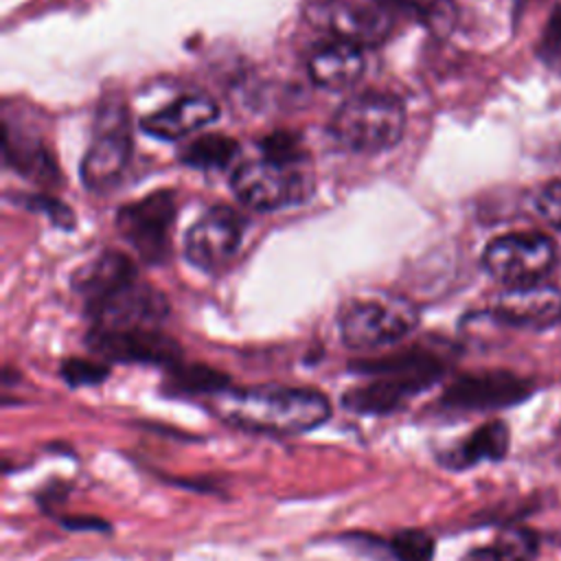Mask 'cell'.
<instances>
[{
    "label": "cell",
    "instance_id": "obj_27",
    "mask_svg": "<svg viewBox=\"0 0 561 561\" xmlns=\"http://www.w3.org/2000/svg\"><path fill=\"white\" fill-rule=\"evenodd\" d=\"M261 147H263L261 156L276 160V162H285V164H298V160L302 156L296 138L289 134H274V136L265 138L261 142Z\"/></svg>",
    "mask_w": 561,
    "mask_h": 561
},
{
    "label": "cell",
    "instance_id": "obj_4",
    "mask_svg": "<svg viewBox=\"0 0 561 561\" xmlns=\"http://www.w3.org/2000/svg\"><path fill=\"white\" fill-rule=\"evenodd\" d=\"M337 324L348 348L373 351L410 335L419 324V311L399 296H359L342 305Z\"/></svg>",
    "mask_w": 561,
    "mask_h": 561
},
{
    "label": "cell",
    "instance_id": "obj_29",
    "mask_svg": "<svg viewBox=\"0 0 561 561\" xmlns=\"http://www.w3.org/2000/svg\"><path fill=\"white\" fill-rule=\"evenodd\" d=\"M535 206L539 215L552 224L554 228L561 230V182H550L546 184L535 199Z\"/></svg>",
    "mask_w": 561,
    "mask_h": 561
},
{
    "label": "cell",
    "instance_id": "obj_23",
    "mask_svg": "<svg viewBox=\"0 0 561 561\" xmlns=\"http://www.w3.org/2000/svg\"><path fill=\"white\" fill-rule=\"evenodd\" d=\"M388 4L410 13L436 33L449 31L454 22V7L449 0H388Z\"/></svg>",
    "mask_w": 561,
    "mask_h": 561
},
{
    "label": "cell",
    "instance_id": "obj_24",
    "mask_svg": "<svg viewBox=\"0 0 561 561\" xmlns=\"http://www.w3.org/2000/svg\"><path fill=\"white\" fill-rule=\"evenodd\" d=\"M390 550L397 557V561H432L434 539L425 530L410 528L392 537Z\"/></svg>",
    "mask_w": 561,
    "mask_h": 561
},
{
    "label": "cell",
    "instance_id": "obj_9",
    "mask_svg": "<svg viewBox=\"0 0 561 561\" xmlns=\"http://www.w3.org/2000/svg\"><path fill=\"white\" fill-rule=\"evenodd\" d=\"M232 191L250 208L276 210L302 199L309 193V180L296 164L261 156L234 169Z\"/></svg>",
    "mask_w": 561,
    "mask_h": 561
},
{
    "label": "cell",
    "instance_id": "obj_5",
    "mask_svg": "<svg viewBox=\"0 0 561 561\" xmlns=\"http://www.w3.org/2000/svg\"><path fill=\"white\" fill-rule=\"evenodd\" d=\"M131 158L129 112L118 99H103L92 127V138L81 162V180L94 193L112 191Z\"/></svg>",
    "mask_w": 561,
    "mask_h": 561
},
{
    "label": "cell",
    "instance_id": "obj_16",
    "mask_svg": "<svg viewBox=\"0 0 561 561\" xmlns=\"http://www.w3.org/2000/svg\"><path fill=\"white\" fill-rule=\"evenodd\" d=\"M364 50L357 44L331 39L316 48L307 61L309 77L324 90H346L364 72Z\"/></svg>",
    "mask_w": 561,
    "mask_h": 561
},
{
    "label": "cell",
    "instance_id": "obj_18",
    "mask_svg": "<svg viewBox=\"0 0 561 561\" xmlns=\"http://www.w3.org/2000/svg\"><path fill=\"white\" fill-rule=\"evenodd\" d=\"M4 162L28 180L42 184H55L59 180L57 164L37 134H24L22 127H13L4 121Z\"/></svg>",
    "mask_w": 561,
    "mask_h": 561
},
{
    "label": "cell",
    "instance_id": "obj_20",
    "mask_svg": "<svg viewBox=\"0 0 561 561\" xmlns=\"http://www.w3.org/2000/svg\"><path fill=\"white\" fill-rule=\"evenodd\" d=\"M230 377L219 373L213 366H204V364H173L169 366V375L164 386L173 392V394H219L224 390H228L230 386Z\"/></svg>",
    "mask_w": 561,
    "mask_h": 561
},
{
    "label": "cell",
    "instance_id": "obj_22",
    "mask_svg": "<svg viewBox=\"0 0 561 561\" xmlns=\"http://www.w3.org/2000/svg\"><path fill=\"white\" fill-rule=\"evenodd\" d=\"M497 561H537L539 535L530 526L508 524L491 543Z\"/></svg>",
    "mask_w": 561,
    "mask_h": 561
},
{
    "label": "cell",
    "instance_id": "obj_11",
    "mask_svg": "<svg viewBox=\"0 0 561 561\" xmlns=\"http://www.w3.org/2000/svg\"><path fill=\"white\" fill-rule=\"evenodd\" d=\"M175 210V195L171 191H156L125 204L116 213V228L142 259L158 263L169 254V232Z\"/></svg>",
    "mask_w": 561,
    "mask_h": 561
},
{
    "label": "cell",
    "instance_id": "obj_28",
    "mask_svg": "<svg viewBox=\"0 0 561 561\" xmlns=\"http://www.w3.org/2000/svg\"><path fill=\"white\" fill-rule=\"evenodd\" d=\"M20 199L31 210L46 213L50 217V221L57 224V226H61V228H70L72 226V210L66 208L59 199L48 197V195H22Z\"/></svg>",
    "mask_w": 561,
    "mask_h": 561
},
{
    "label": "cell",
    "instance_id": "obj_31",
    "mask_svg": "<svg viewBox=\"0 0 561 561\" xmlns=\"http://www.w3.org/2000/svg\"><path fill=\"white\" fill-rule=\"evenodd\" d=\"M557 434H559V436H561V423H559V425H557Z\"/></svg>",
    "mask_w": 561,
    "mask_h": 561
},
{
    "label": "cell",
    "instance_id": "obj_26",
    "mask_svg": "<svg viewBox=\"0 0 561 561\" xmlns=\"http://www.w3.org/2000/svg\"><path fill=\"white\" fill-rule=\"evenodd\" d=\"M110 375L105 364H99L94 359H81V357H72L66 359L61 364V377L68 386L77 388V386H96L101 383L105 377Z\"/></svg>",
    "mask_w": 561,
    "mask_h": 561
},
{
    "label": "cell",
    "instance_id": "obj_17",
    "mask_svg": "<svg viewBox=\"0 0 561 561\" xmlns=\"http://www.w3.org/2000/svg\"><path fill=\"white\" fill-rule=\"evenodd\" d=\"M511 447V430L504 421L493 419L476 427L465 440L440 451L436 458L445 469L465 471L480 462H500L506 458Z\"/></svg>",
    "mask_w": 561,
    "mask_h": 561
},
{
    "label": "cell",
    "instance_id": "obj_12",
    "mask_svg": "<svg viewBox=\"0 0 561 561\" xmlns=\"http://www.w3.org/2000/svg\"><path fill=\"white\" fill-rule=\"evenodd\" d=\"M243 230L245 224L237 210L230 206H215L206 210L186 232V259L204 272H215L237 254Z\"/></svg>",
    "mask_w": 561,
    "mask_h": 561
},
{
    "label": "cell",
    "instance_id": "obj_25",
    "mask_svg": "<svg viewBox=\"0 0 561 561\" xmlns=\"http://www.w3.org/2000/svg\"><path fill=\"white\" fill-rule=\"evenodd\" d=\"M537 57L554 70H561V4L552 9L539 44H537Z\"/></svg>",
    "mask_w": 561,
    "mask_h": 561
},
{
    "label": "cell",
    "instance_id": "obj_10",
    "mask_svg": "<svg viewBox=\"0 0 561 561\" xmlns=\"http://www.w3.org/2000/svg\"><path fill=\"white\" fill-rule=\"evenodd\" d=\"M535 383L511 370H482L456 377L440 394V405L449 410L484 412L504 410L528 401Z\"/></svg>",
    "mask_w": 561,
    "mask_h": 561
},
{
    "label": "cell",
    "instance_id": "obj_19",
    "mask_svg": "<svg viewBox=\"0 0 561 561\" xmlns=\"http://www.w3.org/2000/svg\"><path fill=\"white\" fill-rule=\"evenodd\" d=\"M134 278H138L134 261L121 252L110 250V252H101L99 256L81 265L72 276V287L83 296L88 305Z\"/></svg>",
    "mask_w": 561,
    "mask_h": 561
},
{
    "label": "cell",
    "instance_id": "obj_15",
    "mask_svg": "<svg viewBox=\"0 0 561 561\" xmlns=\"http://www.w3.org/2000/svg\"><path fill=\"white\" fill-rule=\"evenodd\" d=\"M219 116L217 103L206 94H186L178 101L164 105L162 110L151 112L140 121V127L147 136L160 140H178L197 131Z\"/></svg>",
    "mask_w": 561,
    "mask_h": 561
},
{
    "label": "cell",
    "instance_id": "obj_3",
    "mask_svg": "<svg viewBox=\"0 0 561 561\" xmlns=\"http://www.w3.org/2000/svg\"><path fill=\"white\" fill-rule=\"evenodd\" d=\"M405 129L401 101L386 92H362L346 99L329 123V134L351 151L375 153L394 147Z\"/></svg>",
    "mask_w": 561,
    "mask_h": 561
},
{
    "label": "cell",
    "instance_id": "obj_14",
    "mask_svg": "<svg viewBox=\"0 0 561 561\" xmlns=\"http://www.w3.org/2000/svg\"><path fill=\"white\" fill-rule=\"evenodd\" d=\"M493 316L511 327H552L561 320V291L539 283L508 287V291L500 296Z\"/></svg>",
    "mask_w": 561,
    "mask_h": 561
},
{
    "label": "cell",
    "instance_id": "obj_2",
    "mask_svg": "<svg viewBox=\"0 0 561 561\" xmlns=\"http://www.w3.org/2000/svg\"><path fill=\"white\" fill-rule=\"evenodd\" d=\"M353 370L370 375L373 381L344 392L342 405L357 414H388L434 386L445 373V359L430 348L412 346L403 353L355 362Z\"/></svg>",
    "mask_w": 561,
    "mask_h": 561
},
{
    "label": "cell",
    "instance_id": "obj_1",
    "mask_svg": "<svg viewBox=\"0 0 561 561\" xmlns=\"http://www.w3.org/2000/svg\"><path fill=\"white\" fill-rule=\"evenodd\" d=\"M213 410L234 427L287 436L322 425L331 414V403L313 388L267 383L228 388L213 397Z\"/></svg>",
    "mask_w": 561,
    "mask_h": 561
},
{
    "label": "cell",
    "instance_id": "obj_30",
    "mask_svg": "<svg viewBox=\"0 0 561 561\" xmlns=\"http://www.w3.org/2000/svg\"><path fill=\"white\" fill-rule=\"evenodd\" d=\"M460 561H497V557H495L493 548L486 546V548H473V550H469Z\"/></svg>",
    "mask_w": 561,
    "mask_h": 561
},
{
    "label": "cell",
    "instance_id": "obj_6",
    "mask_svg": "<svg viewBox=\"0 0 561 561\" xmlns=\"http://www.w3.org/2000/svg\"><path fill=\"white\" fill-rule=\"evenodd\" d=\"M557 261L554 241L539 232H511L493 239L482 254L484 270L508 287L539 283Z\"/></svg>",
    "mask_w": 561,
    "mask_h": 561
},
{
    "label": "cell",
    "instance_id": "obj_21",
    "mask_svg": "<svg viewBox=\"0 0 561 561\" xmlns=\"http://www.w3.org/2000/svg\"><path fill=\"white\" fill-rule=\"evenodd\" d=\"M239 153L237 140L224 134H208L188 142L180 160L195 169H226Z\"/></svg>",
    "mask_w": 561,
    "mask_h": 561
},
{
    "label": "cell",
    "instance_id": "obj_8",
    "mask_svg": "<svg viewBox=\"0 0 561 561\" xmlns=\"http://www.w3.org/2000/svg\"><path fill=\"white\" fill-rule=\"evenodd\" d=\"M85 311L92 320V329L99 331L158 329L169 313V302L160 289L134 278L103 298L88 302Z\"/></svg>",
    "mask_w": 561,
    "mask_h": 561
},
{
    "label": "cell",
    "instance_id": "obj_13",
    "mask_svg": "<svg viewBox=\"0 0 561 561\" xmlns=\"http://www.w3.org/2000/svg\"><path fill=\"white\" fill-rule=\"evenodd\" d=\"M88 346L114 362H140L173 366L180 362V344L160 329H129V331H99L92 329L85 337Z\"/></svg>",
    "mask_w": 561,
    "mask_h": 561
},
{
    "label": "cell",
    "instance_id": "obj_7",
    "mask_svg": "<svg viewBox=\"0 0 561 561\" xmlns=\"http://www.w3.org/2000/svg\"><path fill=\"white\" fill-rule=\"evenodd\" d=\"M311 24L333 39L357 46H375L383 42L394 18L388 2L379 0H318L307 11Z\"/></svg>",
    "mask_w": 561,
    "mask_h": 561
}]
</instances>
